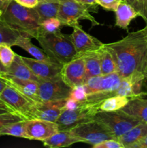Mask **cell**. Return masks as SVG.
<instances>
[{
	"label": "cell",
	"mask_w": 147,
	"mask_h": 148,
	"mask_svg": "<svg viewBox=\"0 0 147 148\" xmlns=\"http://www.w3.org/2000/svg\"><path fill=\"white\" fill-rule=\"evenodd\" d=\"M105 44L112 53L122 78L134 73L143 74L147 78L146 26L121 40Z\"/></svg>",
	"instance_id": "obj_1"
},
{
	"label": "cell",
	"mask_w": 147,
	"mask_h": 148,
	"mask_svg": "<svg viewBox=\"0 0 147 148\" xmlns=\"http://www.w3.org/2000/svg\"><path fill=\"white\" fill-rule=\"evenodd\" d=\"M42 49L60 64L70 62L77 55L71 35L61 31L54 33H38L35 38Z\"/></svg>",
	"instance_id": "obj_2"
},
{
	"label": "cell",
	"mask_w": 147,
	"mask_h": 148,
	"mask_svg": "<svg viewBox=\"0 0 147 148\" xmlns=\"http://www.w3.org/2000/svg\"><path fill=\"white\" fill-rule=\"evenodd\" d=\"M2 19L11 27L35 38L38 33L40 20L34 8L23 7L11 0Z\"/></svg>",
	"instance_id": "obj_3"
},
{
	"label": "cell",
	"mask_w": 147,
	"mask_h": 148,
	"mask_svg": "<svg viewBox=\"0 0 147 148\" xmlns=\"http://www.w3.org/2000/svg\"><path fill=\"white\" fill-rule=\"evenodd\" d=\"M122 77L118 72L101 75L88 79L84 82L88 103H99L110 97L118 95Z\"/></svg>",
	"instance_id": "obj_4"
},
{
	"label": "cell",
	"mask_w": 147,
	"mask_h": 148,
	"mask_svg": "<svg viewBox=\"0 0 147 148\" xmlns=\"http://www.w3.org/2000/svg\"><path fill=\"white\" fill-rule=\"evenodd\" d=\"M99 103L86 102L74 109H64L56 120L59 130H69L73 127L94 119L99 111Z\"/></svg>",
	"instance_id": "obj_5"
},
{
	"label": "cell",
	"mask_w": 147,
	"mask_h": 148,
	"mask_svg": "<svg viewBox=\"0 0 147 148\" xmlns=\"http://www.w3.org/2000/svg\"><path fill=\"white\" fill-rule=\"evenodd\" d=\"M94 119L105 124L111 132L116 140L139 124L141 121L122 110L115 111H104L99 110Z\"/></svg>",
	"instance_id": "obj_6"
},
{
	"label": "cell",
	"mask_w": 147,
	"mask_h": 148,
	"mask_svg": "<svg viewBox=\"0 0 147 148\" xmlns=\"http://www.w3.org/2000/svg\"><path fill=\"white\" fill-rule=\"evenodd\" d=\"M69 130L74 136L80 140L81 143H88L92 146L105 140H116L105 124L95 119L79 124Z\"/></svg>",
	"instance_id": "obj_7"
},
{
	"label": "cell",
	"mask_w": 147,
	"mask_h": 148,
	"mask_svg": "<svg viewBox=\"0 0 147 148\" xmlns=\"http://www.w3.org/2000/svg\"><path fill=\"white\" fill-rule=\"evenodd\" d=\"M90 9L84 4L74 0H63L60 3L57 17L61 21L63 25H69L73 27L79 24V20H87L92 23V26L99 23L91 15Z\"/></svg>",
	"instance_id": "obj_8"
},
{
	"label": "cell",
	"mask_w": 147,
	"mask_h": 148,
	"mask_svg": "<svg viewBox=\"0 0 147 148\" xmlns=\"http://www.w3.org/2000/svg\"><path fill=\"white\" fill-rule=\"evenodd\" d=\"M38 94L41 101H53L66 99L70 96L72 88L66 85L60 76L48 79H40Z\"/></svg>",
	"instance_id": "obj_9"
},
{
	"label": "cell",
	"mask_w": 147,
	"mask_h": 148,
	"mask_svg": "<svg viewBox=\"0 0 147 148\" xmlns=\"http://www.w3.org/2000/svg\"><path fill=\"white\" fill-rule=\"evenodd\" d=\"M60 77L71 88L84 85L86 80L84 55L77 54L70 62L62 65Z\"/></svg>",
	"instance_id": "obj_10"
},
{
	"label": "cell",
	"mask_w": 147,
	"mask_h": 148,
	"mask_svg": "<svg viewBox=\"0 0 147 148\" xmlns=\"http://www.w3.org/2000/svg\"><path fill=\"white\" fill-rule=\"evenodd\" d=\"M0 98L8 104L15 112L29 119L35 102L26 97L12 87L7 85L0 95Z\"/></svg>",
	"instance_id": "obj_11"
},
{
	"label": "cell",
	"mask_w": 147,
	"mask_h": 148,
	"mask_svg": "<svg viewBox=\"0 0 147 148\" xmlns=\"http://www.w3.org/2000/svg\"><path fill=\"white\" fill-rule=\"evenodd\" d=\"M66 99L35 102L29 119H41L56 122L64 110Z\"/></svg>",
	"instance_id": "obj_12"
},
{
	"label": "cell",
	"mask_w": 147,
	"mask_h": 148,
	"mask_svg": "<svg viewBox=\"0 0 147 148\" xmlns=\"http://www.w3.org/2000/svg\"><path fill=\"white\" fill-rule=\"evenodd\" d=\"M26 139L44 141L59 131L58 124L41 119H29L24 121Z\"/></svg>",
	"instance_id": "obj_13"
},
{
	"label": "cell",
	"mask_w": 147,
	"mask_h": 148,
	"mask_svg": "<svg viewBox=\"0 0 147 148\" xmlns=\"http://www.w3.org/2000/svg\"><path fill=\"white\" fill-rule=\"evenodd\" d=\"M73 28L71 37L77 54H84L97 51L103 46L104 43L85 32L79 24L74 26Z\"/></svg>",
	"instance_id": "obj_14"
},
{
	"label": "cell",
	"mask_w": 147,
	"mask_h": 148,
	"mask_svg": "<svg viewBox=\"0 0 147 148\" xmlns=\"http://www.w3.org/2000/svg\"><path fill=\"white\" fill-rule=\"evenodd\" d=\"M22 58L33 73L40 79H48L60 76L62 67V65L60 64L49 63L23 56Z\"/></svg>",
	"instance_id": "obj_15"
},
{
	"label": "cell",
	"mask_w": 147,
	"mask_h": 148,
	"mask_svg": "<svg viewBox=\"0 0 147 148\" xmlns=\"http://www.w3.org/2000/svg\"><path fill=\"white\" fill-rule=\"evenodd\" d=\"M0 76L6 81L7 85L12 87L22 94L35 102H40L38 94L37 82L30 79H22L4 75L0 72Z\"/></svg>",
	"instance_id": "obj_16"
},
{
	"label": "cell",
	"mask_w": 147,
	"mask_h": 148,
	"mask_svg": "<svg viewBox=\"0 0 147 148\" xmlns=\"http://www.w3.org/2000/svg\"><path fill=\"white\" fill-rule=\"evenodd\" d=\"M0 72L4 75L22 79H30L38 82L40 78L33 73L27 65L24 63L21 56L16 53L15 58L9 67L0 64Z\"/></svg>",
	"instance_id": "obj_17"
},
{
	"label": "cell",
	"mask_w": 147,
	"mask_h": 148,
	"mask_svg": "<svg viewBox=\"0 0 147 148\" xmlns=\"http://www.w3.org/2000/svg\"><path fill=\"white\" fill-rule=\"evenodd\" d=\"M43 142L44 146L50 148L66 147L75 143H81L80 140L74 136L70 130H59Z\"/></svg>",
	"instance_id": "obj_18"
},
{
	"label": "cell",
	"mask_w": 147,
	"mask_h": 148,
	"mask_svg": "<svg viewBox=\"0 0 147 148\" xmlns=\"http://www.w3.org/2000/svg\"><path fill=\"white\" fill-rule=\"evenodd\" d=\"M147 135V123L141 121L118 139L124 148H131Z\"/></svg>",
	"instance_id": "obj_19"
},
{
	"label": "cell",
	"mask_w": 147,
	"mask_h": 148,
	"mask_svg": "<svg viewBox=\"0 0 147 148\" xmlns=\"http://www.w3.org/2000/svg\"><path fill=\"white\" fill-rule=\"evenodd\" d=\"M121 110L141 121L147 123V99L142 97L131 98Z\"/></svg>",
	"instance_id": "obj_20"
},
{
	"label": "cell",
	"mask_w": 147,
	"mask_h": 148,
	"mask_svg": "<svg viewBox=\"0 0 147 148\" xmlns=\"http://www.w3.org/2000/svg\"><path fill=\"white\" fill-rule=\"evenodd\" d=\"M115 25L121 29H127L133 19L139 16V14L125 1H122L115 10Z\"/></svg>",
	"instance_id": "obj_21"
},
{
	"label": "cell",
	"mask_w": 147,
	"mask_h": 148,
	"mask_svg": "<svg viewBox=\"0 0 147 148\" xmlns=\"http://www.w3.org/2000/svg\"><path fill=\"white\" fill-rule=\"evenodd\" d=\"M16 46L22 48L24 50H25L27 53L30 55L33 56L35 59L37 60L43 61V62H49V63H58L56 61L52 59L51 57L48 56L46 52L43 51V49H40L35 45L33 44L31 41V37L27 36H22L18 39ZM59 64V63H58Z\"/></svg>",
	"instance_id": "obj_22"
},
{
	"label": "cell",
	"mask_w": 147,
	"mask_h": 148,
	"mask_svg": "<svg viewBox=\"0 0 147 148\" xmlns=\"http://www.w3.org/2000/svg\"><path fill=\"white\" fill-rule=\"evenodd\" d=\"M99 49L84 53L86 68V82L88 79L102 75Z\"/></svg>",
	"instance_id": "obj_23"
},
{
	"label": "cell",
	"mask_w": 147,
	"mask_h": 148,
	"mask_svg": "<svg viewBox=\"0 0 147 148\" xmlns=\"http://www.w3.org/2000/svg\"><path fill=\"white\" fill-rule=\"evenodd\" d=\"M22 36L27 35L11 27L0 17V43H7L11 46H16L18 39Z\"/></svg>",
	"instance_id": "obj_24"
},
{
	"label": "cell",
	"mask_w": 147,
	"mask_h": 148,
	"mask_svg": "<svg viewBox=\"0 0 147 148\" xmlns=\"http://www.w3.org/2000/svg\"><path fill=\"white\" fill-rule=\"evenodd\" d=\"M60 3L53 1H39V3L34 7L39 15L40 23L46 19L57 17Z\"/></svg>",
	"instance_id": "obj_25"
},
{
	"label": "cell",
	"mask_w": 147,
	"mask_h": 148,
	"mask_svg": "<svg viewBox=\"0 0 147 148\" xmlns=\"http://www.w3.org/2000/svg\"><path fill=\"white\" fill-rule=\"evenodd\" d=\"M101 60V70L102 75H108V74L118 72L116 62L112 56V53L106 47L104 43L103 46L99 49Z\"/></svg>",
	"instance_id": "obj_26"
},
{
	"label": "cell",
	"mask_w": 147,
	"mask_h": 148,
	"mask_svg": "<svg viewBox=\"0 0 147 148\" xmlns=\"http://www.w3.org/2000/svg\"><path fill=\"white\" fill-rule=\"evenodd\" d=\"M130 98L122 95H115L106 98L99 106V110L104 111H115L121 110L126 106Z\"/></svg>",
	"instance_id": "obj_27"
},
{
	"label": "cell",
	"mask_w": 147,
	"mask_h": 148,
	"mask_svg": "<svg viewBox=\"0 0 147 148\" xmlns=\"http://www.w3.org/2000/svg\"><path fill=\"white\" fill-rule=\"evenodd\" d=\"M24 121H20L12 123L8 126L0 130V136L9 135L16 137H21L26 139L25 129H24Z\"/></svg>",
	"instance_id": "obj_28"
},
{
	"label": "cell",
	"mask_w": 147,
	"mask_h": 148,
	"mask_svg": "<svg viewBox=\"0 0 147 148\" xmlns=\"http://www.w3.org/2000/svg\"><path fill=\"white\" fill-rule=\"evenodd\" d=\"M63 24L58 17H51L46 19L40 23L38 33H54L61 31ZM37 33V34H38Z\"/></svg>",
	"instance_id": "obj_29"
},
{
	"label": "cell",
	"mask_w": 147,
	"mask_h": 148,
	"mask_svg": "<svg viewBox=\"0 0 147 148\" xmlns=\"http://www.w3.org/2000/svg\"><path fill=\"white\" fill-rule=\"evenodd\" d=\"M11 47L7 43H0V64L4 67H9L15 58L16 53Z\"/></svg>",
	"instance_id": "obj_30"
},
{
	"label": "cell",
	"mask_w": 147,
	"mask_h": 148,
	"mask_svg": "<svg viewBox=\"0 0 147 148\" xmlns=\"http://www.w3.org/2000/svg\"><path fill=\"white\" fill-rule=\"evenodd\" d=\"M27 120L17 112H6L0 114V130L12 123Z\"/></svg>",
	"instance_id": "obj_31"
},
{
	"label": "cell",
	"mask_w": 147,
	"mask_h": 148,
	"mask_svg": "<svg viewBox=\"0 0 147 148\" xmlns=\"http://www.w3.org/2000/svg\"><path fill=\"white\" fill-rule=\"evenodd\" d=\"M69 98H71L74 101L79 103H84L87 101V94L86 92L84 85H81L74 87L72 88L70 96Z\"/></svg>",
	"instance_id": "obj_32"
},
{
	"label": "cell",
	"mask_w": 147,
	"mask_h": 148,
	"mask_svg": "<svg viewBox=\"0 0 147 148\" xmlns=\"http://www.w3.org/2000/svg\"><path fill=\"white\" fill-rule=\"evenodd\" d=\"M125 2L129 4L134 10L139 14L144 21L146 22V13L145 8V0H125Z\"/></svg>",
	"instance_id": "obj_33"
},
{
	"label": "cell",
	"mask_w": 147,
	"mask_h": 148,
	"mask_svg": "<svg viewBox=\"0 0 147 148\" xmlns=\"http://www.w3.org/2000/svg\"><path fill=\"white\" fill-rule=\"evenodd\" d=\"M98 5L110 11H115L118 5L125 0H95Z\"/></svg>",
	"instance_id": "obj_34"
},
{
	"label": "cell",
	"mask_w": 147,
	"mask_h": 148,
	"mask_svg": "<svg viewBox=\"0 0 147 148\" xmlns=\"http://www.w3.org/2000/svg\"><path fill=\"white\" fill-rule=\"evenodd\" d=\"M94 148H124V146L115 139L105 140L95 145L92 146Z\"/></svg>",
	"instance_id": "obj_35"
},
{
	"label": "cell",
	"mask_w": 147,
	"mask_h": 148,
	"mask_svg": "<svg viewBox=\"0 0 147 148\" xmlns=\"http://www.w3.org/2000/svg\"><path fill=\"white\" fill-rule=\"evenodd\" d=\"M14 1L20 5L28 8H34L39 3V0H14Z\"/></svg>",
	"instance_id": "obj_36"
},
{
	"label": "cell",
	"mask_w": 147,
	"mask_h": 148,
	"mask_svg": "<svg viewBox=\"0 0 147 148\" xmlns=\"http://www.w3.org/2000/svg\"><path fill=\"white\" fill-rule=\"evenodd\" d=\"M11 0H0V17L2 18L3 14L5 12Z\"/></svg>",
	"instance_id": "obj_37"
},
{
	"label": "cell",
	"mask_w": 147,
	"mask_h": 148,
	"mask_svg": "<svg viewBox=\"0 0 147 148\" xmlns=\"http://www.w3.org/2000/svg\"><path fill=\"white\" fill-rule=\"evenodd\" d=\"M74 1L86 6V7H89V9L92 8V7H95L97 5V4L96 3L95 0H74Z\"/></svg>",
	"instance_id": "obj_38"
},
{
	"label": "cell",
	"mask_w": 147,
	"mask_h": 148,
	"mask_svg": "<svg viewBox=\"0 0 147 148\" xmlns=\"http://www.w3.org/2000/svg\"><path fill=\"white\" fill-rule=\"evenodd\" d=\"M131 148H147V135Z\"/></svg>",
	"instance_id": "obj_39"
},
{
	"label": "cell",
	"mask_w": 147,
	"mask_h": 148,
	"mask_svg": "<svg viewBox=\"0 0 147 148\" xmlns=\"http://www.w3.org/2000/svg\"><path fill=\"white\" fill-rule=\"evenodd\" d=\"M0 109H3L4 110V111H8V112H15L8 104L4 102V101H2L1 98H0Z\"/></svg>",
	"instance_id": "obj_40"
},
{
	"label": "cell",
	"mask_w": 147,
	"mask_h": 148,
	"mask_svg": "<svg viewBox=\"0 0 147 148\" xmlns=\"http://www.w3.org/2000/svg\"><path fill=\"white\" fill-rule=\"evenodd\" d=\"M7 86V83L6 82V81L0 76V95L2 92V91L4 90V88Z\"/></svg>",
	"instance_id": "obj_41"
},
{
	"label": "cell",
	"mask_w": 147,
	"mask_h": 148,
	"mask_svg": "<svg viewBox=\"0 0 147 148\" xmlns=\"http://www.w3.org/2000/svg\"><path fill=\"white\" fill-rule=\"evenodd\" d=\"M39 1H53V2H58L61 3L63 0H39Z\"/></svg>",
	"instance_id": "obj_42"
},
{
	"label": "cell",
	"mask_w": 147,
	"mask_h": 148,
	"mask_svg": "<svg viewBox=\"0 0 147 148\" xmlns=\"http://www.w3.org/2000/svg\"><path fill=\"white\" fill-rule=\"evenodd\" d=\"M145 8H146V22L147 23V0H145Z\"/></svg>",
	"instance_id": "obj_43"
},
{
	"label": "cell",
	"mask_w": 147,
	"mask_h": 148,
	"mask_svg": "<svg viewBox=\"0 0 147 148\" xmlns=\"http://www.w3.org/2000/svg\"><path fill=\"white\" fill-rule=\"evenodd\" d=\"M6 112H8V111H4V110L3 109H0V114H3V113H6Z\"/></svg>",
	"instance_id": "obj_44"
},
{
	"label": "cell",
	"mask_w": 147,
	"mask_h": 148,
	"mask_svg": "<svg viewBox=\"0 0 147 148\" xmlns=\"http://www.w3.org/2000/svg\"><path fill=\"white\" fill-rule=\"evenodd\" d=\"M146 27H147V25H146Z\"/></svg>",
	"instance_id": "obj_45"
}]
</instances>
